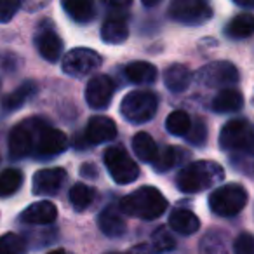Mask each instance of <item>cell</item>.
Listing matches in <instances>:
<instances>
[{
	"label": "cell",
	"mask_w": 254,
	"mask_h": 254,
	"mask_svg": "<svg viewBox=\"0 0 254 254\" xmlns=\"http://www.w3.org/2000/svg\"><path fill=\"white\" fill-rule=\"evenodd\" d=\"M223 178H225V171L219 164L212 160H198V162L188 164L178 173L176 187L183 193H198L221 183Z\"/></svg>",
	"instance_id": "cell-1"
},
{
	"label": "cell",
	"mask_w": 254,
	"mask_h": 254,
	"mask_svg": "<svg viewBox=\"0 0 254 254\" xmlns=\"http://www.w3.org/2000/svg\"><path fill=\"white\" fill-rule=\"evenodd\" d=\"M167 198L162 191L153 187H143L134 190L132 193L126 195L120 200V211L132 218L141 219H157L166 212Z\"/></svg>",
	"instance_id": "cell-2"
},
{
	"label": "cell",
	"mask_w": 254,
	"mask_h": 254,
	"mask_svg": "<svg viewBox=\"0 0 254 254\" xmlns=\"http://www.w3.org/2000/svg\"><path fill=\"white\" fill-rule=\"evenodd\" d=\"M247 198H249L247 197V190L242 185L228 183L216 188L209 195V207H211V211L214 214L230 218V216L239 214L246 207Z\"/></svg>",
	"instance_id": "cell-3"
},
{
	"label": "cell",
	"mask_w": 254,
	"mask_h": 254,
	"mask_svg": "<svg viewBox=\"0 0 254 254\" xmlns=\"http://www.w3.org/2000/svg\"><path fill=\"white\" fill-rule=\"evenodd\" d=\"M159 108V98L150 91H132L124 96L120 103V113L132 124H143L153 119Z\"/></svg>",
	"instance_id": "cell-4"
},
{
	"label": "cell",
	"mask_w": 254,
	"mask_h": 254,
	"mask_svg": "<svg viewBox=\"0 0 254 254\" xmlns=\"http://www.w3.org/2000/svg\"><path fill=\"white\" fill-rule=\"evenodd\" d=\"M47 126L42 119H28L18 124L9 134V153L12 159H23L33 153L40 131Z\"/></svg>",
	"instance_id": "cell-5"
},
{
	"label": "cell",
	"mask_w": 254,
	"mask_h": 254,
	"mask_svg": "<svg viewBox=\"0 0 254 254\" xmlns=\"http://www.w3.org/2000/svg\"><path fill=\"white\" fill-rule=\"evenodd\" d=\"M105 166L119 185H129L139 178V167L129 157L124 146H110L105 152Z\"/></svg>",
	"instance_id": "cell-6"
},
{
	"label": "cell",
	"mask_w": 254,
	"mask_h": 254,
	"mask_svg": "<svg viewBox=\"0 0 254 254\" xmlns=\"http://www.w3.org/2000/svg\"><path fill=\"white\" fill-rule=\"evenodd\" d=\"M219 146L225 152L251 153V150H253V127H251L249 120H230L221 129Z\"/></svg>",
	"instance_id": "cell-7"
},
{
	"label": "cell",
	"mask_w": 254,
	"mask_h": 254,
	"mask_svg": "<svg viewBox=\"0 0 254 254\" xmlns=\"http://www.w3.org/2000/svg\"><path fill=\"white\" fill-rule=\"evenodd\" d=\"M169 16L178 23L195 26L212 18V7L209 0H173Z\"/></svg>",
	"instance_id": "cell-8"
},
{
	"label": "cell",
	"mask_w": 254,
	"mask_h": 254,
	"mask_svg": "<svg viewBox=\"0 0 254 254\" xmlns=\"http://www.w3.org/2000/svg\"><path fill=\"white\" fill-rule=\"evenodd\" d=\"M195 78L204 87L230 89L239 82V71H237L235 64L230 61H214V63L200 68L195 73Z\"/></svg>",
	"instance_id": "cell-9"
},
{
	"label": "cell",
	"mask_w": 254,
	"mask_h": 254,
	"mask_svg": "<svg viewBox=\"0 0 254 254\" xmlns=\"http://www.w3.org/2000/svg\"><path fill=\"white\" fill-rule=\"evenodd\" d=\"M101 66V56L94 49L87 47H77L66 53L61 61V68L70 77H87L92 71H96Z\"/></svg>",
	"instance_id": "cell-10"
},
{
	"label": "cell",
	"mask_w": 254,
	"mask_h": 254,
	"mask_svg": "<svg viewBox=\"0 0 254 254\" xmlns=\"http://www.w3.org/2000/svg\"><path fill=\"white\" fill-rule=\"evenodd\" d=\"M66 148H68L66 134L47 124L42 131H40L39 138H37L33 153L37 157H40V159H49V157H56L60 153H63Z\"/></svg>",
	"instance_id": "cell-11"
},
{
	"label": "cell",
	"mask_w": 254,
	"mask_h": 254,
	"mask_svg": "<svg viewBox=\"0 0 254 254\" xmlns=\"http://www.w3.org/2000/svg\"><path fill=\"white\" fill-rule=\"evenodd\" d=\"M115 84L108 75H96L85 85V101L91 108L105 110L112 101Z\"/></svg>",
	"instance_id": "cell-12"
},
{
	"label": "cell",
	"mask_w": 254,
	"mask_h": 254,
	"mask_svg": "<svg viewBox=\"0 0 254 254\" xmlns=\"http://www.w3.org/2000/svg\"><path fill=\"white\" fill-rule=\"evenodd\" d=\"M66 171L61 167H51V169H40L33 176V193L40 195V197H47V195H56L58 191L63 188L64 181H66Z\"/></svg>",
	"instance_id": "cell-13"
},
{
	"label": "cell",
	"mask_w": 254,
	"mask_h": 254,
	"mask_svg": "<svg viewBox=\"0 0 254 254\" xmlns=\"http://www.w3.org/2000/svg\"><path fill=\"white\" fill-rule=\"evenodd\" d=\"M35 47L44 60L51 61V63H56L60 60L61 53H63V40L54 32L53 26L42 25L35 35Z\"/></svg>",
	"instance_id": "cell-14"
},
{
	"label": "cell",
	"mask_w": 254,
	"mask_h": 254,
	"mask_svg": "<svg viewBox=\"0 0 254 254\" xmlns=\"http://www.w3.org/2000/svg\"><path fill=\"white\" fill-rule=\"evenodd\" d=\"M117 136V126L110 117L94 115L89 119L85 127V141L91 145H101V143L112 141Z\"/></svg>",
	"instance_id": "cell-15"
},
{
	"label": "cell",
	"mask_w": 254,
	"mask_h": 254,
	"mask_svg": "<svg viewBox=\"0 0 254 254\" xmlns=\"http://www.w3.org/2000/svg\"><path fill=\"white\" fill-rule=\"evenodd\" d=\"M56 218H58V209L49 200H40L28 205L21 212V216H19V219L23 223H28V225H51Z\"/></svg>",
	"instance_id": "cell-16"
},
{
	"label": "cell",
	"mask_w": 254,
	"mask_h": 254,
	"mask_svg": "<svg viewBox=\"0 0 254 254\" xmlns=\"http://www.w3.org/2000/svg\"><path fill=\"white\" fill-rule=\"evenodd\" d=\"M98 225L106 237H120L126 233L127 228L126 219L115 205H108L106 209H103L98 218Z\"/></svg>",
	"instance_id": "cell-17"
},
{
	"label": "cell",
	"mask_w": 254,
	"mask_h": 254,
	"mask_svg": "<svg viewBox=\"0 0 254 254\" xmlns=\"http://www.w3.org/2000/svg\"><path fill=\"white\" fill-rule=\"evenodd\" d=\"M61 5L68 18L77 23H89L96 16L94 0H61Z\"/></svg>",
	"instance_id": "cell-18"
},
{
	"label": "cell",
	"mask_w": 254,
	"mask_h": 254,
	"mask_svg": "<svg viewBox=\"0 0 254 254\" xmlns=\"http://www.w3.org/2000/svg\"><path fill=\"white\" fill-rule=\"evenodd\" d=\"M169 226L181 235H191L200 228V221L190 209H174L169 216Z\"/></svg>",
	"instance_id": "cell-19"
},
{
	"label": "cell",
	"mask_w": 254,
	"mask_h": 254,
	"mask_svg": "<svg viewBox=\"0 0 254 254\" xmlns=\"http://www.w3.org/2000/svg\"><path fill=\"white\" fill-rule=\"evenodd\" d=\"M164 82L166 87L173 92H183L188 89L191 82V71L185 64H171L166 71H164Z\"/></svg>",
	"instance_id": "cell-20"
},
{
	"label": "cell",
	"mask_w": 254,
	"mask_h": 254,
	"mask_svg": "<svg viewBox=\"0 0 254 254\" xmlns=\"http://www.w3.org/2000/svg\"><path fill=\"white\" fill-rule=\"evenodd\" d=\"M242 106H244V98L235 89H223L211 103V108L216 113H233V112H239Z\"/></svg>",
	"instance_id": "cell-21"
},
{
	"label": "cell",
	"mask_w": 254,
	"mask_h": 254,
	"mask_svg": "<svg viewBox=\"0 0 254 254\" xmlns=\"http://www.w3.org/2000/svg\"><path fill=\"white\" fill-rule=\"evenodd\" d=\"M37 92V85L35 82L32 80H26L25 84L19 85L16 91H12L9 96H5L4 99H2V108L5 110V112H16L18 108H21L23 105H25L28 99H32L33 96H35Z\"/></svg>",
	"instance_id": "cell-22"
},
{
	"label": "cell",
	"mask_w": 254,
	"mask_h": 254,
	"mask_svg": "<svg viewBox=\"0 0 254 254\" xmlns=\"http://www.w3.org/2000/svg\"><path fill=\"white\" fill-rule=\"evenodd\" d=\"M126 77L132 84H153L157 78V68L148 61H132L126 66Z\"/></svg>",
	"instance_id": "cell-23"
},
{
	"label": "cell",
	"mask_w": 254,
	"mask_h": 254,
	"mask_svg": "<svg viewBox=\"0 0 254 254\" xmlns=\"http://www.w3.org/2000/svg\"><path fill=\"white\" fill-rule=\"evenodd\" d=\"M129 37V26L124 18H110L101 28V39L106 44H124Z\"/></svg>",
	"instance_id": "cell-24"
},
{
	"label": "cell",
	"mask_w": 254,
	"mask_h": 254,
	"mask_svg": "<svg viewBox=\"0 0 254 254\" xmlns=\"http://www.w3.org/2000/svg\"><path fill=\"white\" fill-rule=\"evenodd\" d=\"M132 150H134L136 157L141 159L143 162H150L153 164V160L157 159V143L153 141V138L148 132H138V134L132 138Z\"/></svg>",
	"instance_id": "cell-25"
},
{
	"label": "cell",
	"mask_w": 254,
	"mask_h": 254,
	"mask_svg": "<svg viewBox=\"0 0 254 254\" xmlns=\"http://www.w3.org/2000/svg\"><path fill=\"white\" fill-rule=\"evenodd\" d=\"M185 157H187V153L180 146H166L162 152L157 153V159L153 160V169L157 173H166V171L173 169L174 166H178Z\"/></svg>",
	"instance_id": "cell-26"
},
{
	"label": "cell",
	"mask_w": 254,
	"mask_h": 254,
	"mask_svg": "<svg viewBox=\"0 0 254 254\" xmlns=\"http://www.w3.org/2000/svg\"><path fill=\"white\" fill-rule=\"evenodd\" d=\"M254 30V18L249 12L239 14L230 21V25L226 26V35L232 39H247L253 35Z\"/></svg>",
	"instance_id": "cell-27"
},
{
	"label": "cell",
	"mask_w": 254,
	"mask_h": 254,
	"mask_svg": "<svg viewBox=\"0 0 254 254\" xmlns=\"http://www.w3.org/2000/svg\"><path fill=\"white\" fill-rule=\"evenodd\" d=\"M94 195H96L94 188L87 187L84 183H77L70 190V202L75 211H84V209H87L92 204Z\"/></svg>",
	"instance_id": "cell-28"
},
{
	"label": "cell",
	"mask_w": 254,
	"mask_h": 254,
	"mask_svg": "<svg viewBox=\"0 0 254 254\" xmlns=\"http://www.w3.org/2000/svg\"><path fill=\"white\" fill-rule=\"evenodd\" d=\"M23 173L18 169H5L0 174V197H11L21 188Z\"/></svg>",
	"instance_id": "cell-29"
},
{
	"label": "cell",
	"mask_w": 254,
	"mask_h": 254,
	"mask_svg": "<svg viewBox=\"0 0 254 254\" xmlns=\"http://www.w3.org/2000/svg\"><path fill=\"white\" fill-rule=\"evenodd\" d=\"M191 119L187 112L183 110H176L173 112L166 120V129L174 136H187V132L190 131Z\"/></svg>",
	"instance_id": "cell-30"
},
{
	"label": "cell",
	"mask_w": 254,
	"mask_h": 254,
	"mask_svg": "<svg viewBox=\"0 0 254 254\" xmlns=\"http://www.w3.org/2000/svg\"><path fill=\"white\" fill-rule=\"evenodd\" d=\"M26 242L16 233H5L0 237V254H25Z\"/></svg>",
	"instance_id": "cell-31"
},
{
	"label": "cell",
	"mask_w": 254,
	"mask_h": 254,
	"mask_svg": "<svg viewBox=\"0 0 254 254\" xmlns=\"http://www.w3.org/2000/svg\"><path fill=\"white\" fill-rule=\"evenodd\" d=\"M176 246V240L174 237L171 235V232L166 228V226H160L153 232L152 235V249L155 253H166V251H171L174 249Z\"/></svg>",
	"instance_id": "cell-32"
},
{
	"label": "cell",
	"mask_w": 254,
	"mask_h": 254,
	"mask_svg": "<svg viewBox=\"0 0 254 254\" xmlns=\"http://www.w3.org/2000/svg\"><path fill=\"white\" fill-rule=\"evenodd\" d=\"M188 136V141L191 143V145H197V146H202L205 143V139H207V127H205L204 122H193L190 126V131L187 132Z\"/></svg>",
	"instance_id": "cell-33"
},
{
	"label": "cell",
	"mask_w": 254,
	"mask_h": 254,
	"mask_svg": "<svg viewBox=\"0 0 254 254\" xmlns=\"http://www.w3.org/2000/svg\"><path fill=\"white\" fill-rule=\"evenodd\" d=\"M21 7V0H0V23H9Z\"/></svg>",
	"instance_id": "cell-34"
},
{
	"label": "cell",
	"mask_w": 254,
	"mask_h": 254,
	"mask_svg": "<svg viewBox=\"0 0 254 254\" xmlns=\"http://www.w3.org/2000/svg\"><path fill=\"white\" fill-rule=\"evenodd\" d=\"M235 254H253L254 253V240L251 233H240L233 244Z\"/></svg>",
	"instance_id": "cell-35"
},
{
	"label": "cell",
	"mask_w": 254,
	"mask_h": 254,
	"mask_svg": "<svg viewBox=\"0 0 254 254\" xmlns=\"http://www.w3.org/2000/svg\"><path fill=\"white\" fill-rule=\"evenodd\" d=\"M127 254H155L150 244H138V246L131 247Z\"/></svg>",
	"instance_id": "cell-36"
},
{
	"label": "cell",
	"mask_w": 254,
	"mask_h": 254,
	"mask_svg": "<svg viewBox=\"0 0 254 254\" xmlns=\"http://www.w3.org/2000/svg\"><path fill=\"white\" fill-rule=\"evenodd\" d=\"M103 4H106L108 7H113V9H124L127 5H131L132 0H101Z\"/></svg>",
	"instance_id": "cell-37"
},
{
	"label": "cell",
	"mask_w": 254,
	"mask_h": 254,
	"mask_svg": "<svg viewBox=\"0 0 254 254\" xmlns=\"http://www.w3.org/2000/svg\"><path fill=\"white\" fill-rule=\"evenodd\" d=\"M80 174L82 176H91V178H96V171H94V167H92V164H84L82 166V169H80Z\"/></svg>",
	"instance_id": "cell-38"
},
{
	"label": "cell",
	"mask_w": 254,
	"mask_h": 254,
	"mask_svg": "<svg viewBox=\"0 0 254 254\" xmlns=\"http://www.w3.org/2000/svg\"><path fill=\"white\" fill-rule=\"evenodd\" d=\"M233 2L242 5V7H253V4H254V0H233Z\"/></svg>",
	"instance_id": "cell-39"
},
{
	"label": "cell",
	"mask_w": 254,
	"mask_h": 254,
	"mask_svg": "<svg viewBox=\"0 0 254 254\" xmlns=\"http://www.w3.org/2000/svg\"><path fill=\"white\" fill-rule=\"evenodd\" d=\"M141 2L146 5V7H155V5H159L162 0H141Z\"/></svg>",
	"instance_id": "cell-40"
},
{
	"label": "cell",
	"mask_w": 254,
	"mask_h": 254,
	"mask_svg": "<svg viewBox=\"0 0 254 254\" xmlns=\"http://www.w3.org/2000/svg\"><path fill=\"white\" fill-rule=\"evenodd\" d=\"M47 254H68V253L63 249H58V251H51V253H47Z\"/></svg>",
	"instance_id": "cell-41"
},
{
	"label": "cell",
	"mask_w": 254,
	"mask_h": 254,
	"mask_svg": "<svg viewBox=\"0 0 254 254\" xmlns=\"http://www.w3.org/2000/svg\"><path fill=\"white\" fill-rule=\"evenodd\" d=\"M108 254H117V253H108Z\"/></svg>",
	"instance_id": "cell-42"
}]
</instances>
